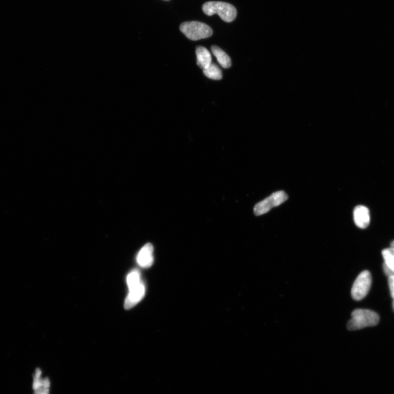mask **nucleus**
<instances>
[{
	"label": "nucleus",
	"instance_id": "nucleus-14",
	"mask_svg": "<svg viewBox=\"0 0 394 394\" xmlns=\"http://www.w3.org/2000/svg\"><path fill=\"white\" fill-rule=\"evenodd\" d=\"M382 256L384 264L391 270L394 271V248H387L382 251Z\"/></svg>",
	"mask_w": 394,
	"mask_h": 394
},
{
	"label": "nucleus",
	"instance_id": "nucleus-8",
	"mask_svg": "<svg viewBox=\"0 0 394 394\" xmlns=\"http://www.w3.org/2000/svg\"><path fill=\"white\" fill-rule=\"evenodd\" d=\"M153 247L150 243L145 244L140 250L137 256V262L140 267L148 268L153 263Z\"/></svg>",
	"mask_w": 394,
	"mask_h": 394
},
{
	"label": "nucleus",
	"instance_id": "nucleus-10",
	"mask_svg": "<svg viewBox=\"0 0 394 394\" xmlns=\"http://www.w3.org/2000/svg\"><path fill=\"white\" fill-rule=\"evenodd\" d=\"M196 54L197 56V64L199 68L203 70L206 69L211 64V56L210 53L206 48L199 46L197 47Z\"/></svg>",
	"mask_w": 394,
	"mask_h": 394
},
{
	"label": "nucleus",
	"instance_id": "nucleus-7",
	"mask_svg": "<svg viewBox=\"0 0 394 394\" xmlns=\"http://www.w3.org/2000/svg\"><path fill=\"white\" fill-rule=\"evenodd\" d=\"M354 223L358 228L364 229L369 226L370 223V211L364 206H357L353 212Z\"/></svg>",
	"mask_w": 394,
	"mask_h": 394
},
{
	"label": "nucleus",
	"instance_id": "nucleus-13",
	"mask_svg": "<svg viewBox=\"0 0 394 394\" xmlns=\"http://www.w3.org/2000/svg\"><path fill=\"white\" fill-rule=\"evenodd\" d=\"M142 281L141 278V274L138 269L132 270L127 277V284L128 289H130Z\"/></svg>",
	"mask_w": 394,
	"mask_h": 394
},
{
	"label": "nucleus",
	"instance_id": "nucleus-17",
	"mask_svg": "<svg viewBox=\"0 0 394 394\" xmlns=\"http://www.w3.org/2000/svg\"><path fill=\"white\" fill-rule=\"evenodd\" d=\"M391 247H394V241H393V242L392 243V244H391Z\"/></svg>",
	"mask_w": 394,
	"mask_h": 394
},
{
	"label": "nucleus",
	"instance_id": "nucleus-18",
	"mask_svg": "<svg viewBox=\"0 0 394 394\" xmlns=\"http://www.w3.org/2000/svg\"><path fill=\"white\" fill-rule=\"evenodd\" d=\"M393 307L394 311V299L393 303Z\"/></svg>",
	"mask_w": 394,
	"mask_h": 394
},
{
	"label": "nucleus",
	"instance_id": "nucleus-11",
	"mask_svg": "<svg viewBox=\"0 0 394 394\" xmlns=\"http://www.w3.org/2000/svg\"><path fill=\"white\" fill-rule=\"evenodd\" d=\"M211 51L222 67L225 69L231 67L232 61L226 53L221 50L220 47L215 45L211 46Z\"/></svg>",
	"mask_w": 394,
	"mask_h": 394
},
{
	"label": "nucleus",
	"instance_id": "nucleus-16",
	"mask_svg": "<svg viewBox=\"0 0 394 394\" xmlns=\"http://www.w3.org/2000/svg\"><path fill=\"white\" fill-rule=\"evenodd\" d=\"M383 271H384L385 274H386V275L388 277L391 276L394 277V271H393V270H391V269H389L387 266V265L386 264H385L384 263L383 264Z\"/></svg>",
	"mask_w": 394,
	"mask_h": 394
},
{
	"label": "nucleus",
	"instance_id": "nucleus-1",
	"mask_svg": "<svg viewBox=\"0 0 394 394\" xmlns=\"http://www.w3.org/2000/svg\"><path fill=\"white\" fill-rule=\"evenodd\" d=\"M379 316L377 313L369 309H357L352 313V319L347 324L350 331L358 330L377 325L379 321Z\"/></svg>",
	"mask_w": 394,
	"mask_h": 394
},
{
	"label": "nucleus",
	"instance_id": "nucleus-3",
	"mask_svg": "<svg viewBox=\"0 0 394 394\" xmlns=\"http://www.w3.org/2000/svg\"><path fill=\"white\" fill-rule=\"evenodd\" d=\"M180 29L186 37L193 41L210 38L213 34L209 25L197 21L184 22L181 24Z\"/></svg>",
	"mask_w": 394,
	"mask_h": 394
},
{
	"label": "nucleus",
	"instance_id": "nucleus-2",
	"mask_svg": "<svg viewBox=\"0 0 394 394\" xmlns=\"http://www.w3.org/2000/svg\"><path fill=\"white\" fill-rule=\"evenodd\" d=\"M203 11L207 16L217 14L225 22L233 21L236 19L237 11L232 4L224 2L210 1L203 4Z\"/></svg>",
	"mask_w": 394,
	"mask_h": 394
},
{
	"label": "nucleus",
	"instance_id": "nucleus-5",
	"mask_svg": "<svg viewBox=\"0 0 394 394\" xmlns=\"http://www.w3.org/2000/svg\"><path fill=\"white\" fill-rule=\"evenodd\" d=\"M287 199L288 196L284 191L274 192L263 201L257 204L254 207V213L256 216L267 213L273 207L280 206Z\"/></svg>",
	"mask_w": 394,
	"mask_h": 394
},
{
	"label": "nucleus",
	"instance_id": "nucleus-12",
	"mask_svg": "<svg viewBox=\"0 0 394 394\" xmlns=\"http://www.w3.org/2000/svg\"><path fill=\"white\" fill-rule=\"evenodd\" d=\"M203 74L207 78L214 80H220L223 78V73L218 65L211 63L209 67L203 70Z\"/></svg>",
	"mask_w": 394,
	"mask_h": 394
},
{
	"label": "nucleus",
	"instance_id": "nucleus-9",
	"mask_svg": "<svg viewBox=\"0 0 394 394\" xmlns=\"http://www.w3.org/2000/svg\"><path fill=\"white\" fill-rule=\"evenodd\" d=\"M50 383L47 378H41V371L38 369L34 376L33 389L34 394H48Z\"/></svg>",
	"mask_w": 394,
	"mask_h": 394
},
{
	"label": "nucleus",
	"instance_id": "nucleus-4",
	"mask_svg": "<svg viewBox=\"0 0 394 394\" xmlns=\"http://www.w3.org/2000/svg\"><path fill=\"white\" fill-rule=\"evenodd\" d=\"M372 284V277L368 271L362 272L358 276L352 287L351 294L354 300H360L368 294Z\"/></svg>",
	"mask_w": 394,
	"mask_h": 394
},
{
	"label": "nucleus",
	"instance_id": "nucleus-6",
	"mask_svg": "<svg viewBox=\"0 0 394 394\" xmlns=\"http://www.w3.org/2000/svg\"><path fill=\"white\" fill-rule=\"evenodd\" d=\"M145 291V285L143 281L138 285L129 289V294H128L125 304H124L125 308L127 310L134 307L144 298Z\"/></svg>",
	"mask_w": 394,
	"mask_h": 394
},
{
	"label": "nucleus",
	"instance_id": "nucleus-15",
	"mask_svg": "<svg viewBox=\"0 0 394 394\" xmlns=\"http://www.w3.org/2000/svg\"><path fill=\"white\" fill-rule=\"evenodd\" d=\"M388 284L389 286V289H390L391 294L392 297V298L394 299V276H389L388 277Z\"/></svg>",
	"mask_w": 394,
	"mask_h": 394
}]
</instances>
